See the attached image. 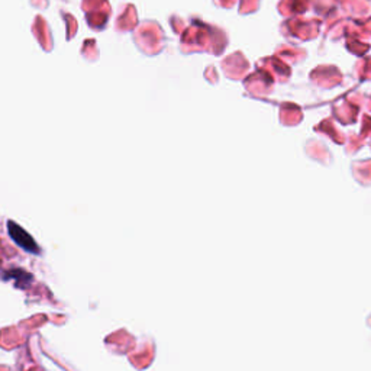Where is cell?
Wrapping results in <instances>:
<instances>
[{
    "instance_id": "obj_1",
    "label": "cell",
    "mask_w": 371,
    "mask_h": 371,
    "mask_svg": "<svg viewBox=\"0 0 371 371\" xmlns=\"http://www.w3.org/2000/svg\"><path fill=\"white\" fill-rule=\"evenodd\" d=\"M8 231H9V235H10L12 241H14L19 248H22L23 251H27L29 254H34V255H40L41 254L40 246L36 244L35 239L32 238V235L25 231V229L21 225H18L14 221H9L8 222Z\"/></svg>"
},
{
    "instance_id": "obj_2",
    "label": "cell",
    "mask_w": 371,
    "mask_h": 371,
    "mask_svg": "<svg viewBox=\"0 0 371 371\" xmlns=\"http://www.w3.org/2000/svg\"><path fill=\"white\" fill-rule=\"evenodd\" d=\"M2 277L5 280H12L15 278L16 280V287L19 289H27L29 287L31 281H32V276L29 273H27L25 270H16V268H14V270H8V272H3Z\"/></svg>"
}]
</instances>
